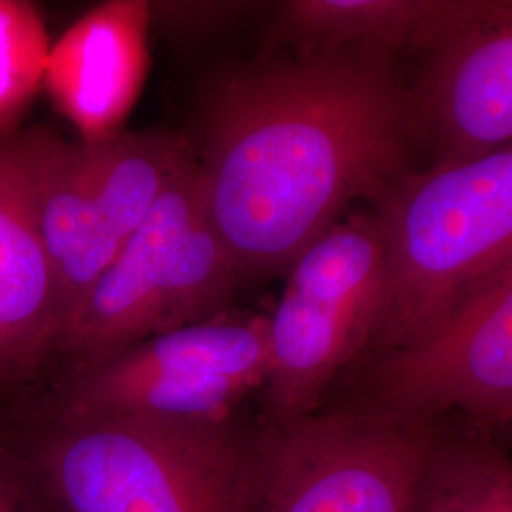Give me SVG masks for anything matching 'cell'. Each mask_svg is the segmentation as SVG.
Returning a JSON list of instances; mask_svg holds the SVG:
<instances>
[{"instance_id": "6da1fadb", "label": "cell", "mask_w": 512, "mask_h": 512, "mask_svg": "<svg viewBox=\"0 0 512 512\" xmlns=\"http://www.w3.org/2000/svg\"><path fill=\"white\" fill-rule=\"evenodd\" d=\"M410 133L391 57L300 54L236 69L205 95L207 217L239 279L291 268L357 200L404 177Z\"/></svg>"}, {"instance_id": "7a4b0ae2", "label": "cell", "mask_w": 512, "mask_h": 512, "mask_svg": "<svg viewBox=\"0 0 512 512\" xmlns=\"http://www.w3.org/2000/svg\"><path fill=\"white\" fill-rule=\"evenodd\" d=\"M258 435L234 418L78 420L42 408L0 423L57 512H253Z\"/></svg>"}, {"instance_id": "3957f363", "label": "cell", "mask_w": 512, "mask_h": 512, "mask_svg": "<svg viewBox=\"0 0 512 512\" xmlns=\"http://www.w3.org/2000/svg\"><path fill=\"white\" fill-rule=\"evenodd\" d=\"M387 311L370 359L420 342L512 264V143L406 173L376 203ZM368 359V361H370Z\"/></svg>"}, {"instance_id": "277c9868", "label": "cell", "mask_w": 512, "mask_h": 512, "mask_svg": "<svg viewBox=\"0 0 512 512\" xmlns=\"http://www.w3.org/2000/svg\"><path fill=\"white\" fill-rule=\"evenodd\" d=\"M387 311L384 232L374 213L340 220L291 266L268 317L264 421L319 410L330 384L374 346Z\"/></svg>"}, {"instance_id": "5b68a950", "label": "cell", "mask_w": 512, "mask_h": 512, "mask_svg": "<svg viewBox=\"0 0 512 512\" xmlns=\"http://www.w3.org/2000/svg\"><path fill=\"white\" fill-rule=\"evenodd\" d=\"M270 370L268 317L215 315L67 368L38 408L61 418L143 416L213 423L234 418Z\"/></svg>"}, {"instance_id": "8992f818", "label": "cell", "mask_w": 512, "mask_h": 512, "mask_svg": "<svg viewBox=\"0 0 512 512\" xmlns=\"http://www.w3.org/2000/svg\"><path fill=\"white\" fill-rule=\"evenodd\" d=\"M439 427L342 408L262 421L253 512H418Z\"/></svg>"}, {"instance_id": "52a82bcc", "label": "cell", "mask_w": 512, "mask_h": 512, "mask_svg": "<svg viewBox=\"0 0 512 512\" xmlns=\"http://www.w3.org/2000/svg\"><path fill=\"white\" fill-rule=\"evenodd\" d=\"M342 410L395 421L459 412L476 429L512 420V264L420 342L368 361Z\"/></svg>"}, {"instance_id": "ba28073f", "label": "cell", "mask_w": 512, "mask_h": 512, "mask_svg": "<svg viewBox=\"0 0 512 512\" xmlns=\"http://www.w3.org/2000/svg\"><path fill=\"white\" fill-rule=\"evenodd\" d=\"M410 141L433 165L482 156L512 143V0L429 54L404 92Z\"/></svg>"}, {"instance_id": "9c48e42d", "label": "cell", "mask_w": 512, "mask_h": 512, "mask_svg": "<svg viewBox=\"0 0 512 512\" xmlns=\"http://www.w3.org/2000/svg\"><path fill=\"white\" fill-rule=\"evenodd\" d=\"M205 213L192 165L118 249L107 272L61 332L55 357L88 365L158 334L165 291L184 239Z\"/></svg>"}, {"instance_id": "30bf717a", "label": "cell", "mask_w": 512, "mask_h": 512, "mask_svg": "<svg viewBox=\"0 0 512 512\" xmlns=\"http://www.w3.org/2000/svg\"><path fill=\"white\" fill-rule=\"evenodd\" d=\"M6 145L54 277L63 332L107 272L122 241L84 181L76 143L52 129L31 128L6 139Z\"/></svg>"}, {"instance_id": "8fae6325", "label": "cell", "mask_w": 512, "mask_h": 512, "mask_svg": "<svg viewBox=\"0 0 512 512\" xmlns=\"http://www.w3.org/2000/svg\"><path fill=\"white\" fill-rule=\"evenodd\" d=\"M150 29L148 0H107L52 44L44 88L80 143L124 131L147 82Z\"/></svg>"}, {"instance_id": "7c38bea8", "label": "cell", "mask_w": 512, "mask_h": 512, "mask_svg": "<svg viewBox=\"0 0 512 512\" xmlns=\"http://www.w3.org/2000/svg\"><path fill=\"white\" fill-rule=\"evenodd\" d=\"M497 0H287L275 16V38L300 52L355 50L391 57L435 52L486 18Z\"/></svg>"}, {"instance_id": "4fadbf2b", "label": "cell", "mask_w": 512, "mask_h": 512, "mask_svg": "<svg viewBox=\"0 0 512 512\" xmlns=\"http://www.w3.org/2000/svg\"><path fill=\"white\" fill-rule=\"evenodd\" d=\"M59 334L54 277L0 141V397L37 382L55 359Z\"/></svg>"}, {"instance_id": "5bb4252c", "label": "cell", "mask_w": 512, "mask_h": 512, "mask_svg": "<svg viewBox=\"0 0 512 512\" xmlns=\"http://www.w3.org/2000/svg\"><path fill=\"white\" fill-rule=\"evenodd\" d=\"M84 181L124 243L184 173L198 164L181 133L120 131L101 143H76Z\"/></svg>"}, {"instance_id": "9a60e30c", "label": "cell", "mask_w": 512, "mask_h": 512, "mask_svg": "<svg viewBox=\"0 0 512 512\" xmlns=\"http://www.w3.org/2000/svg\"><path fill=\"white\" fill-rule=\"evenodd\" d=\"M418 512H512V458L475 431L439 427L421 482Z\"/></svg>"}, {"instance_id": "2e32d148", "label": "cell", "mask_w": 512, "mask_h": 512, "mask_svg": "<svg viewBox=\"0 0 512 512\" xmlns=\"http://www.w3.org/2000/svg\"><path fill=\"white\" fill-rule=\"evenodd\" d=\"M52 42L37 4L0 0V141L21 131L44 76Z\"/></svg>"}, {"instance_id": "e0dca14e", "label": "cell", "mask_w": 512, "mask_h": 512, "mask_svg": "<svg viewBox=\"0 0 512 512\" xmlns=\"http://www.w3.org/2000/svg\"><path fill=\"white\" fill-rule=\"evenodd\" d=\"M150 19L162 23L171 33L186 37L207 35L220 29L224 23H232L239 14L247 12L249 2H148Z\"/></svg>"}, {"instance_id": "ac0fdd59", "label": "cell", "mask_w": 512, "mask_h": 512, "mask_svg": "<svg viewBox=\"0 0 512 512\" xmlns=\"http://www.w3.org/2000/svg\"><path fill=\"white\" fill-rule=\"evenodd\" d=\"M0 512H57L18 454L0 439Z\"/></svg>"}, {"instance_id": "d6986e66", "label": "cell", "mask_w": 512, "mask_h": 512, "mask_svg": "<svg viewBox=\"0 0 512 512\" xmlns=\"http://www.w3.org/2000/svg\"><path fill=\"white\" fill-rule=\"evenodd\" d=\"M507 427H509V429H511V431H512V420L509 421V423H507Z\"/></svg>"}]
</instances>
